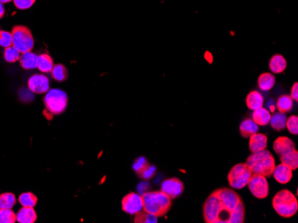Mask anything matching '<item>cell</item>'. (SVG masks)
<instances>
[{
	"mask_svg": "<svg viewBox=\"0 0 298 223\" xmlns=\"http://www.w3.org/2000/svg\"><path fill=\"white\" fill-rule=\"evenodd\" d=\"M143 210L157 217L166 215L171 210V199L163 191H149L142 194Z\"/></svg>",
	"mask_w": 298,
	"mask_h": 223,
	"instance_id": "6da1fadb",
	"label": "cell"
},
{
	"mask_svg": "<svg viewBox=\"0 0 298 223\" xmlns=\"http://www.w3.org/2000/svg\"><path fill=\"white\" fill-rule=\"evenodd\" d=\"M245 164L253 174H260L265 177L271 176L276 166L275 159L267 149L257 152H252Z\"/></svg>",
	"mask_w": 298,
	"mask_h": 223,
	"instance_id": "7a4b0ae2",
	"label": "cell"
},
{
	"mask_svg": "<svg viewBox=\"0 0 298 223\" xmlns=\"http://www.w3.org/2000/svg\"><path fill=\"white\" fill-rule=\"evenodd\" d=\"M272 207L281 217H293L298 210L297 196L288 190L279 191L272 199Z\"/></svg>",
	"mask_w": 298,
	"mask_h": 223,
	"instance_id": "3957f363",
	"label": "cell"
},
{
	"mask_svg": "<svg viewBox=\"0 0 298 223\" xmlns=\"http://www.w3.org/2000/svg\"><path fill=\"white\" fill-rule=\"evenodd\" d=\"M13 46L21 54L31 52L34 46V38L30 29L22 25H17L12 30Z\"/></svg>",
	"mask_w": 298,
	"mask_h": 223,
	"instance_id": "277c9868",
	"label": "cell"
},
{
	"mask_svg": "<svg viewBox=\"0 0 298 223\" xmlns=\"http://www.w3.org/2000/svg\"><path fill=\"white\" fill-rule=\"evenodd\" d=\"M46 109L52 115H60L66 109L68 97L60 89H50L44 98Z\"/></svg>",
	"mask_w": 298,
	"mask_h": 223,
	"instance_id": "5b68a950",
	"label": "cell"
},
{
	"mask_svg": "<svg viewBox=\"0 0 298 223\" xmlns=\"http://www.w3.org/2000/svg\"><path fill=\"white\" fill-rule=\"evenodd\" d=\"M252 174V171L246 164H237L228 174L229 184L233 189L242 190L248 186Z\"/></svg>",
	"mask_w": 298,
	"mask_h": 223,
	"instance_id": "8992f818",
	"label": "cell"
},
{
	"mask_svg": "<svg viewBox=\"0 0 298 223\" xmlns=\"http://www.w3.org/2000/svg\"><path fill=\"white\" fill-rule=\"evenodd\" d=\"M225 209L218 196L213 192L206 198L203 207V216L206 223H216L221 211Z\"/></svg>",
	"mask_w": 298,
	"mask_h": 223,
	"instance_id": "52a82bcc",
	"label": "cell"
},
{
	"mask_svg": "<svg viewBox=\"0 0 298 223\" xmlns=\"http://www.w3.org/2000/svg\"><path fill=\"white\" fill-rule=\"evenodd\" d=\"M249 191L258 199L266 198L269 195V183L265 176L260 174H252L248 183Z\"/></svg>",
	"mask_w": 298,
	"mask_h": 223,
	"instance_id": "ba28073f",
	"label": "cell"
},
{
	"mask_svg": "<svg viewBox=\"0 0 298 223\" xmlns=\"http://www.w3.org/2000/svg\"><path fill=\"white\" fill-rule=\"evenodd\" d=\"M214 193L218 196L223 207L231 212H232L234 208L237 207V204L241 201V197L235 191L228 188L218 189L214 191Z\"/></svg>",
	"mask_w": 298,
	"mask_h": 223,
	"instance_id": "9c48e42d",
	"label": "cell"
},
{
	"mask_svg": "<svg viewBox=\"0 0 298 223\" xmlns=\"http://www.w3.org/2000/svg\"><path fill=\"white\" fill-rule=\"evenodd\" d=\"M122 208L123 212L134 215L136 212L143 210L142 197L135 192H131L122 198Z\"/></svg>",
	"mask_w": 298,
	"mask_h": 223,
	"instance_id": "30bf717a",
	"label": "cell"
},
{
	"mask_svg": "<svg viewBox=\"0 0 298 223\" xmlns=\"http://www.w3.org/2000/svg\"><path fill=\"white\" fill-rule=\"evenodd\" d=\"M162 191L172 199L178 196H182L184 192V184L182 181L178 178H169L162 182Z\"/></svg>",
	"mask_w": 298,
	"mask_h": 223,
	"instance_id": "8fae6325",
	"label": "cell"
},
{
	"mask_svg": "<svg viewBox=\"0 0 298 223\" xmlns=\"http://www.w3.org/2000/svg\"><path fill=\"white\" fill-rule=\"evenodd\" d=\"M28 87L34 93H46L50 90V80L42 74H35L28 80Z\"/></svg>",
	"mask_w": 298,
	"mask_h": 223,
	"instance_id": "7c38bea8",
	"label": "cell"
},
{
	"mask_svg": "<svg viewBox=\"0 0 298 223\" xmlns=\"http://www.w3.org/2000/svg\"><path fill=\"white\" fill-rule=\"evenodd\" d=\"M273 149L279 156H282L296 149V146L295 142L288 137L281 136L278 137L275 142H273Z\"/></svg>",
	"mask_w": 298,
	"mask_h": 223,
	"instance_id": "4fadbf2b",
	"label": "cell"
},
{
	"mask_svg": "<svg viewBox=\"0 0 298 223\" xmlns=\"http://www.w3.org/2000/svg\"><path fill=\"white\" fill-rule=\"evenodd\" d=\"M272 175L279 183L287 184L293 178V170L281 163L275 166Z\"/></svg>",
	"mask_w": 298,
	"mask_h": 223,
	"instance_id": "5bb4252c",
	"label": "cell"
},
{
	"mask_svg": "<svg viewBox=\"0 0 298 223\" xmlns=\"http://www.w3.org/2000/svg\"><path fill=\"white\" fill-rule=\"evenodd\" d=\"M268 139L265 134H254L249 137V149L251 152H257L262 149L267 148Z\"/></svg>",
	"mask_w": 298,
	"mask_h": 223,
	"instance_id": "9a60e30c",
	"label": "cell"
},
{
	"mask_svg": "<svg viewBox=\"0 0 298 223\" xmlns=\"http://www.w3.org/2000/svg\"><path fill=\"white\" fill-rule=\"evenodd\" d=\"M37 221V213L33 207H22L17 213V222L19 223H34Z\"/></svg>",
	"mask_w": 298,
	"mask_h": 223,
	"instance_id": "2e32d148",
	"label": "cell"
},
{
	"mask_svg": "<svg viewBox=\"0 0 298 223\" xmlns=\"http://www.w3.org/2000/svg\"><path fill=\"white\" fill-rule=\"evenodd\" d=\"M287 67V60L281 55H273L269 61V69L274 74H281L286 71Z\"/></svg>",
	"mask_w": 298,
	"mask_h": 223,
	"instance_id": "e0dca14e",
	"label": "cell"
},
{
	"mask_svg": "<svg viewBox=\"0 0 298 223\" xmlns=\"http://www.w3.org/2000/svg\"><path fill=\"white\" fill-rule=\"evenodd\" d=\"M275 83H276V78L274 75L270 72H265L261 74L257 80L258 87L264 92L271 91L275 86Z\"/></svg>",
	"mask_w": 298,
	"mask_h": 223,
	"instance_id": "ac0fdd59",
	"label": "cell"
},
{
	"mask_svg": "<svg viewBox=\"0 0 298 223\" xmlns=\"http://www.w3.org/2000/svg\"><path fill=\"white\" fill-rule=\"evenodd\" d=\"M246 103H247V106L249 109L255 110V109H260L264 106L265 98H264L263 94L258 91H252L248 94Z\"/></svg>",
	"mask_w": 298,
	"mask_h": 223,
	"instance_id": "d6986e66",
	"label": "cell"
},
{
	"mask_svg": "<svg viewBox=\"0 0 298 223\" xmlns=\"http://www.w3.org/2000/svg\"><path fill=\"white\" fill-rule=\"evenodd\" d=\"M258 130H259V125H256L254 120L251 119L243 120V122L239 126V133L243 138H249L254 134L258 133Z\"/></svg>",
	"mask_w": 298,
	"mask_h": 223,
	"instance_id": "ffe728a7",
	"label": "cell"
},
{
	"mask_svg": "<svg viewBox=\"0 0 298 223\" xmlns=\"http://www.w3.org/2000/svg\"><path fill=\"white\" fill-rule=\"evenodd\" d=\"M271 117V113L265 108L262 107L260 109L254 110L253 115H252V118H253L252 119L254 120V122L256 125L265 126V125L270 124Z\"/></svg>",
	"mask_w": 298,
	"mask_h": 223,
	"instance_id": "44dd1931",
	"label": "cell"
},
{
	"mask_svg": "<svg viewBox=\"0 0 298 223\" xmlns=\"http://www.w3.org/2000/svg\"><path fill=\"white\" fill-rule=\"evenodd\" d=\"M294 107V100L287 94H282L277 100L276 108L279 112L287 114L290 112Z\"/></svg>",
	"mask_w": 298,
	"mask_h": 223,
	"instance_id": "7402d4cb",
	"label": "cell"
},
{
	"mask_svg": "<svg viewBox=\"0 0 298 223\" xmlns=\"http://www.w3.org/2000/svg\"><path fill=\"white\" fill-rule=\"evenodd\" d=\"M37 60H38V55L33 54L32 51L23 53L20 56V64L22 66V69L24 70H33L37 68Z\"/></svg>",
	"mask_w": 298,
	"mask_h": 223,
	"instance_id": "603a6c76",
	"label": "cell"
},
{
	"mask_svg": "<svg viewBox=\"0 0 298 223\" xmlns=\"http://www.w3.org/2000/svg\"><path fill=\"white\" fill-rule=\"evenodd\" d=\"M54 60L52 57L48 54H43L38 56L37 60V68L39 71L44 73H50L54 68Z\"/></svg>",
	"mask_w": 298,
	"mask_h": 223,
	"instance_id": "cb8c5ba5",
	"label": "cell"
},
{
	"mask_svg": "<svg viewBox=\"0 0 298 223\" xmlns=\"http://www.w3.org/2000/svg\"><path fill=\"white\" fill-rule=\"evenodd\" d=\"M281 161L282 164H286L288 167L295 171L298 167V151L294 149L290 152L286 153L281 156Z\"/></svg>",
	"mask_w": 298,
	"mask_h": 223,
	"instance_id": "d4e9b609",
	"label": "cell"
},
{
	"mask_svg": "<svg viewBox=\"0 0 298 223\" xmlns=\"http://www.w3.org/2000/svg\"><path fill=\"white\" fill-rule=\"evenodd\" d=\"M286 123H287V116H286V114L277 112L271 117L270 124L274 130H284L286 128Z\"/></svg>",
	"mask_w": 298,
	"mask_h": 223,
	"instance_id": "484cf974",
	"label": "cell"
},
{
	"mask_svg": "<svg viewBox=\"0 0 298 223\" xmlns=\"http://www.w3.org/2000/svg\"><path fill=\"white\" fill-rule=\"evenodd\" d=\"M245 222V207L242 200L234 208L229 220V223H243Z\"/></svg>",
	"mask_w": 298,
	"mask_h": 223,
	"instance_id": "4316f807",
	"label": "cell"
},
{
	"mask_svg": "<svg viewBox=\"0 0 298 223\" xmlns=\"http://www.w3.org/2000/svg\"><path fill=\"white\" fill-rule=\"evenodd\" d=\"M134 217V223H156L158 221V217L154 214H151L146 211H139L136 212Z\"/></svg>",
	"mask_w": 298,
	"mask_h": 223,
	"instance_id": "83f0119b",
	"label": "cell"
},
{
	"mask_svg": "<svg viewBox=\"0 0 298 223\" xmlns=\"http://www.w3.org/2000/svg\"><path fill=\"white\" fill-rule=\"evenodd\" d=\"M17 203V197L11 192L0 195V209H12Z\"/></svg>",
	"mask_w": 298,
	"mask_h": 223,
	"instance_id": "f1b7e54d",
	"label": "cell"
},
{
	"mask_svg": "<svg viewBox=\"0 0 298 223\" xmlns=\"http://www.w3.org/2000/svg\"><path fill=\"white\" fill-rule=\"evenodd\" d=\"M51 75L55 81L63 82L66 80L68 77V71H67L66 67L63 64H57V65L54 66L53 70L51 71Z\"/></svg>",
	"mask_w": 298,
	"mask_h": 223,
	"instance_id": "f546056e",
	"label": "cell"
},
{
	"mask_svg": "<svg viewBox=\"0 0 298 223\" xmlns=\"http://www.w3.org/2000/svg\"><path fill=\"white\" fill-rule=\"evenodd\" d=\"M18 200L22 207H34L38 203V197L32 192H25L20 195Z\"/></svg>",
	"mask_w": 298,
	"mask_h": 223,
	"instance_id": "4dcf8cb0",
	"label": "cell"
},
{
	"mask_svg": "<svg viewBox=\"0 0 298 223\" xmlns=\"http://www.w3.org/2000/svg\"><path fill=\"white\" fill-rule=\"evenodd\" d=\"M156 172V168L154 165H151L150 164H148L143 168L140 169L136 174H138V177L143 179V180H151Z\"/></svg>",
	"mask_w": 298,
	"mask_h": 223,
	"instance_id": "1f68e13d",
	"label": "cell"
},
{
	"mask_svg": "<svg viewBox=\"0 0 298 223\" xmlns=\"http://www.w3.org/2000/svg\"><path fill=\"white\" fill-rule=\"evenodd\" d=\"M21 56V53L15 47V46H8L5 49L4 52V58L7 62H16L17 60H19Z\"/></svg>",
	"mask_w": 298,
	"mask_h": 223,
	"instance_id": "d6a6232c",
	"label": "cell"
},
{
	"mask_svg": "<svg viewBox=\"0 0 298 223\" xmlns=\"http://www.w3.org/2000/svg\"><path fill=\"white\" fill-rule=\"evenodd\" d=\"M17 214L11 209H0V223H15Z\"/></svg>",
	"mask_w": 298,
	"mask_h": 223,
	"instance_id": "836d02e7",
	"label": "cell"
},
{
	"mask_svg": "<svg viewBox=\"0 0 298 223\" xmlns=\"http://www.w3.org/2000/svg\"><path fill=\"white\" fill-rule=\"evenodd\" d=\"M287 130L294 135H297L298 134V117L296 115H293L287 119L286 123Z\"/></svg>",
	"mask_w": 298,
	"mask_h": 223,
	"instance_id": "e575fe53",
	"label": "cell"
},
{
	"mask_svg": "<svg viewBox=\"0 0 298 223\" xmlns=\"http://www.w3.org/2000/svg\"><path fill=\"white\" fill-rule=\"evenodd\" d=\"M11 45H13L12 33L6 30H0V46L6 48Z\"/></svg>",
	"mask_w": 298,
	"mask_h": 223,
	"instance_id": "d590c367",
	"label": "cell"
},
{
	"mask_svg": "<svg viewBox=\"0 0 298 223\" xmlns=\"http://www.w3.org/2000/svg\"><path fill=\"white\" fill-rule=\"evenodd\" d=\"M15 6L20 10L29 9L33 6L36 0H13Z\"/></svg>",
	"mask_w": 298,
	"mask_h": 223,
	"instance_id": "8d00e7d4",
	"label": "cell"
},
{
	"mask_svg": "<svg viewBox=\"0 0 298 223\" xmlns=\"http://www.w3.org/2000/svg\"><path fill=\"white\" fill-rule=\"evenodd\" d=\"M148 164H149V162L147 161L146 158H144V157H140V158H138V159L134 162L133 169H134V171L137 173L140 169H142L144 166H146Z\"/></svg>",
	"mask_w": 298,
	"mask_h": 223,
	"instance_id": "74e56055",
	"label": "cell"
},
{
	"mask_svg": "<svg viewBox=\"0 0 298 223\" xmlns=\"http://www.w3.org/2000/svg\"><path fill=\"white\" fill-rule=\"evenodd\" d=\"M291 98L298 102V84L296 82L294 85H293L292 88H291V92H290V95H289Z\"/></svg>",
	"mask_w": 298,
	"mask_h": 223,
	"instance_id": "f35d334b",
	"label": "cell"
},
{
	"mask_svg": "<svg viewBox=\"0 0 298 223\" xmlns=\"http://www.w3.org/2000/svg\"><path fill=\"white\" fill-rule=\"evenodd\" d=\"M204 58H205V60H207L209 63H212L213 62V60H214V58H213V55L211 54L210 52H205V54H204Z\"/></svg>",
	"mask_w": 298,
	"mask_h": 223,
	"instance_id": "ab89813d",
	"label": "cell"
},
{
	"mask_svg": "<svg viewBox=\"0 0 298 223\" xmlns=\"http://www.w3.org/2000/svg\"><path fill=\"white\" fill-rule=\"evenodd\" d=\"M5 15V7L2 3H0V19Z\"/></svg>",
	"mask_w": 298,
	"mask_h": 223,
	"instance_id": "60d3db41",
	"label": "cell"
},
{
	"mask_svg": "<svg viewBox=\"0 0 298 223\" xmlns=\"http://www.w3.org/2000/svg\"><path fill=\"white\" fill-rule=\"evenodd\" d=\"M13 0H0V3H2V4H6V3H9V2H11Z\"/></svg>",
	"mask_w": 298,
	"mask_h": 223,
	"instance_id": "b9f144b4",
	"label": "cell"
}]
</instances>
